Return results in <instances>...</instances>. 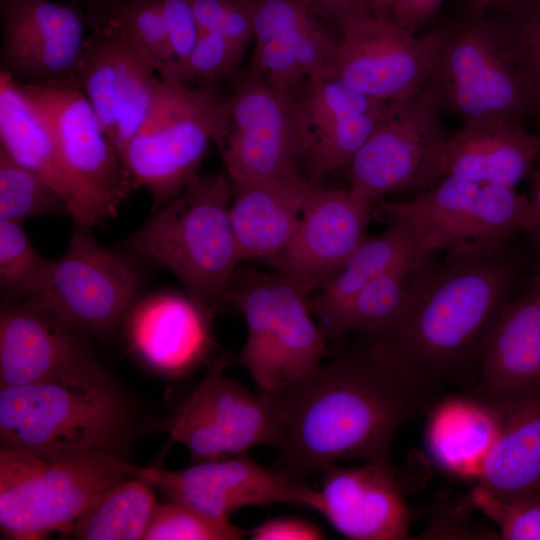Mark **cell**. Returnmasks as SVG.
<instances>
[{"instance_id":"obj_35","label":"cell","mask_w":540,"mask_h":540,"mask_svg":"<svg viewBox=\"0 0 540 540\" xmlns=\"http://www.w3.org/2000/svg\"><path fill=\"white\" fill-rule=\"evenodd\" d=\"M52 260L33 247L20 222L0 219V285L2 293L31 300L41 291Z\"/></svg>"},{"instance_id":"obj_9","label":"cell","mask_w":540,"mask_h":540,"mask_svg":"<svg viewBox=\"0 0 540 540\" xmlns=\"http://www.w3.org/2000/svg\"><path fill=\"white\" fill-rule=\"evenodd\" d=\"M223 99L217 82L190 86L159 76L148 113L122 156L154 206L178 196L198 174Z\"/></svg>"},{"instance_id":"obj_46","label":"cell","mask_w":540,"mask_h":540,"mask_svg":"<svg viewBox=\"0 0 540 540\" xmlns=\"http://www.w3.org/2000/svg\"><path fill=\"white\" fill-rule=\"evenodd\" d=\"M321 15L337 25L345 19L370 13L368 0H316Z\"/></svg>"},{"instance_id":"obj_3","label":"cell","mask_w":540,"mask_h":540,"mask_svg":"<svg viewBox=\"0 0 540 540\" xmlns=\"http://www.w3.org/2000/svg\"><path fill=\"white\" fill-rule=\"evenodd\" d=\"M130 416L126 401L104 373L71 381L3 387L1 448L48 460L97 452L122 456Z\"/></svg>"},{"instance_id":"obj_41","label":"cell","mask_w":540,"mask_h":540,"mask_svg":"<svg viewBox=\"0 0 540 540\" xmlns=\"http://www.w3.org/2000/svg\"><path fill=\"white\" fill-rule=\"evenodd\" d=\"M160 4L172 60H181L192 51L201 30L188 0H160Z\"/></svg>"},{"instance_id":"obj_16","label":"cell","mask_w":540,"mask_h":540,"mask_svg":"<svg viewBox=\"0 0 540 540\" xmlns=\"http://www.w3.org/2000/svg\"><path fill=\"white\" fill-rule=\"evenodd\" d=\"M1 71L29 85H74L86 15L73 3L0 0Z\"/></svg>"},{"instance_id":"obj_42","label":"cell","mask_w":540,"mask_h":540,"mask_svg":"<svg viewBox=\"0 0 540 540\" xmlns=\"http://www.w3.org/2000/svg\"><path fill=\"white\" fill-rule=\"evenodd\" d=\"M248 536L253 540H320L323 531L314 523L298 517H275L255 526Z\"/></svg>"},{"instance_id":"obj_29","label":"cell","mask_w":540,"mask_h":540,"mask_svg":"<svg viewBox=\"0 0 540 540\" xmlns=\"http://www.w3.org/2000/svg\"><path fill=\"white\" fill-rule=\"evenodd\" d=\"M382 233L366 237L341 270L311 297L313 315L324 329L368 283L396 265L426 253L411 228L387 217Z\"/></svg>"},{"instance_id":"obj_19","label":"cell","mask_w":540,"mask_h":540,"mask_svg":"<svg viewBox=\"0 0 540 540\" xmlns=\"http://www.w3.org/2000/svg\"><path fill=\"white\" fill-rule=\"evenodd\" d=\"M1 148L48 183L76 225L92 228L115 216L120 200L85 183L73 171L18 82L0 73Z\"/></svg>"},{"instance_id":"obj_36","label":"cell","mask_w":540,"mask_h":540,"mask_svg":"<svg viewBox=\"0 0 540 540\" xmlns=\"http://www.w3.org/2000/svg\"><path fill=\"white\" fill-rule=\"evenodd\" d=\"M246 48L217 31L202 32L189 55L162 66L158 74L186 85L213 83L235 76Z\"/></svg>"},{"instance_id":"obj_34","label":"cell","mask_w":540,"mask_h":540,"mask_svg":"<svg viewBox=\"0 0 540 540\" xmlns=\"http://www.w3.org/2000/svg\"><path fill=\"white\" fill-rule=\"evenodd\" d=\"M62 213L69 214L62 197L0 148V219L21 222L30 217Z\"/></svg>"},{"instance_id":"obj_20","label":"cell","mask_w":540,"mask_h":540,"mask_svg":"<svg viewBox=\"0 0 540 540\" xmlns=\"http://www.w3.org/2000/svg\"><path fill=\"white\" fill-rule=\"evenodd\" d=\"M75 328L28 301L0 312V387L71 381L103 374Z\"/></svg>"},{"instance_id":"obj_30","label":"cell","mask_w":540,"mask_h":540,"mask_svg":"<svg viewBox=\"0 0 540 540\" xmlns=\"http://www.w3.org/2000/svg\"><path fill=\"white\" fill-rule=\"evenodd\" d=\"M430 257L408 259L363 287L324 329L328 342L353 332L375 337L387 331L400 316Z\"/></svg>"},{"instance_id":"obj_44","label":"cell","mask_w":540,"mask_h":540,"mask_svg":"<svg viewBox=\"0 0 540 540\" xmlns=\"http://www.w3.org/2000/svg\"><path fill=\"white\" fill-rule=\"evenodd\" d=\"M445 0H399L390 17L403 30L415 34L436 14Z\"/></svg>"},{"instance_id":"obj_15","label":"cell","mask_w":540,"mask_h":540,"mask_svg":"<svg viewBox=\"0 0 540 540\" xmlns=\"http://www.w3.org/2000/svg\"><path fill=\"white\" fill-rule=\"evenodd\" d=\"M135 475L168 500L185 503L219 520L249 506L289 504L319 513L318 490L277 469L262 466L248 452L195 462L181 470L136 467Z\"/></svg>"},{"instance_id":"obj_4","label":"cell","mask_w":540,"mask_h":540,"mask_svg":"<svg viewBox=\"0 0 540 540\" xmlns=\"http://www.w3.org/2000/svg\"><path fill=\"white\" fill-rule=\"evenodd\" d=\"M233 190L224 174H197L123 243L169 269L187 294L214 309L241 262L231 222Z\"/></svg>"},{"instance_id":"obj_49","label":"cell","mask_w":540,"mask_h":540,"mask_svg":"<svg viewBox=\"0 0 540 540\" xmlns=\"http://www.w3.org/2000/svg\"><path fill=\"white\" fill-rule=\"evenodd\" d=\"M399 0H368L370 13L379 18H389L394 5Z\"/></svg>"},{"instance_id":"obj_48","label":"cell","mask_w":540,"mask_h":540,"mask_svg":"<svg viewBox=\"0 0 540 540\" xmlns=\"http://www.w3.org/2000/svg\"><path fill=\"white\" fill-rule=\"evenodd\" d=\"M530 195L528 196L540 221V161L530 174Z\"/></svg>"},{"instance_id":"obj_39","label":"cell","mask_w":540,"mask_h":540,"mask_svg":"<svg viewBox=\"0 0 540 540\" xmlns=\"http://www.w3.org/2000/svg\"><path fill=\"white\" fill-rule=\"evenodd\" d=\"M472 500L496 523L502 539L540 540V496L501 500L476 487Z\"/></svg>"},{"instance_id":"obj_1","label":"cell","mask_w":540,"mask_h":540,"mask_svg":"<svg viewBox=\"0 0 540 540\" xmlns=\"http://www.w3.org/2000/svg\"><path fill=\"white\" fill-rule=\"evenodd\" d=\"M367 338L281 394L286 420L275 469L305 481L342 461L391 462L396 432L434 392L382 342Z\"/></svg>"},{"instance_id":"obj_26","label":"cell","mask_w":540,"mask_h":540,"mask_svg":"<svg viewBox=\"0 0 540 540\" xmlns=\"http://www.w3.org/2000/svg\"><path fill=\"white\" fill-rule=\"evenodd\" d=\"M539 158L540 136L529 133L521 121L467 120L449 136L446 175L516 188Z\"/></svg>"},{"instance_id":"obj_25","label":"cell","mask_w":540,"mask_h":540,"mask_svg":"<svg viewBox=\"0 0 540 540\" xmlns=\"http://www.w3.org/2000/svg\"><path fill=\"white\" fill-rule=\"evenodd\" d=\"M319 183L301 172L232 185L231 222L241 261H268L290 242Z\"/></svg>"},{"instance_id":"obj_47","label":"cell","mask_w":540,"mask_h":540,"mask_svg":"<svg viewBox=\"0 0 540 540\" xmlns=\"http://www.w3.org/2000/svg\"><path fill=\"white\" fill-rule=\"evenodd\" d=\"M539 0H469L470 7L486 12L488 8L495 7L504 16H514L530 9Z\"/></svg>"},{"instance_id":"obj_11","label":"cell","mask_w":540,"mask_h":540,"mask_svg":"<svg viewBox=\"0 0 540 540\" xmlns=\"http://www.w3.org/2000/svg\"><path fill=\"white\" fill-rule=\"evenodd\" d=\"M426 87L389 101L370 136L344 167L349 187L375 200L389 193H420L446 176L449 136Z\"/></svg>"},{"instance_id":"obj_13","label":"cell","mask_w":540,"mask_h":540,"mask_svg":"<svg viewBox=\"0 0 540 540\" xmlns=\"http://www.w3.org/2000/svg\"><path fill=\"white\" fill-rule=\"evenodd\" d=\"M342 39L326 60L321 75L383 101L416 95L433 68L435 30L416 37L389 18L371 13L338 24Z\"/></svg>"},{"instance_id":"obj_38","label":"cell","mask_w":540,"mask_h":540,"mask_svg":"<svg viewBox=\"0 0 540 540\" xmlns=\"http://www.w3.org/2000/svg\"><path fill=\"white\" fill-rule=\"evenodd\" d=\"M301 101L310 132L334 120L383 110L388 104L321 74L308 78Z\"/></svg>"},{"instance_id":"obj_6","label":"cell","mask_w":540,"mask_h":540,"mask_svg":"<svg viewBox=\"0 0 540 540\" xmlns=\"http://www.w3.org/2000/svg\"><path fill=\"white\" fill-rule=\"evenodd\" d=\"M311 294L275 270L233 276L223 300L239 308L247 325L236 363L257 391L282 394L323 362L328 340L313 315Z\"/></svg>"},{"instance_id":"obj_32","label":"cell","mask_w":540,"mask_h":540,"mask_svg":"<svg viewBox=\"0 0 540 540\" xmlns=\"http://www.w3.org/2000/svg\"><path fill=\"white\" fill-rule=\"evenodd\" d=\"M86 18L93 30H112L140 45L158 71L172 60L160 0H91Z\"/></svg>"},{"instance_id":"obj_21","label":"cell","mask_w":540,"mask_h":540,"mask_svg":"<svg viewBox=\"0 0 540 540\" xmlns=\"http://www.w3.org/2000/svg\"><path fill=\"white\" fill-rule=\"evenodd\" d=\"M18 84L79 178L123 202L136 186L84 93L70 84Z\"/></svg>"},{"instance_id":"obj_7","label":"cell","mask_w":540,"mask_h":540,"mask_svg":"<svg viewBox=\"0 0 540 540\" xmlns=\"http://www.w3.org/2000/svg\"><path fill=\"white\" fill-rule=\"evenodd\" d=\"M122 456L97 452L48 460L0 450V529L5 538L40 540L71 534L86 508L115 484L135 476Z\"/></svg>"},{"instance_id":"obj_12","label":"cell","mask_w":540,"mask_h":540,"mask_svg":"<svg viewBox=\"0 0 540 540\" xmlns=\"http://www.w3.org/2000/svg\"><path fill=\"white\" fill-rule=\"evenodd\" d=\"M231 359L222 356L188 394L167 424L173 442L194 462L246 453L261 446L277 448L286 420L281 394L252 392L224 375Z\"/></svg>"},{"instance_id":"obj_22","label":"cell","mask_w":540,"mask_h":540,"mask_svg":"<svg viewBox=\"0 0 540 540\" xmlns=\"http://www.w3.org/2000/svg\"><path fill=\"white\" fill-rule=\"evenodd\" d=\"M321 514L352 540H402L411 514L392 462L334 465L322 473Z\"/></svg>"},{"instance_id":"obj_27","label":"cell","mask_w":540,"mask_h":540,"mask_svg":"<svg viewBox=\"0 0 540 540\" xmlns=\"http://www.w3.org/2000/svg\"><path fill=\"white\" fill-rule=\"evenodd\" d=\"M540 381V291L508 302L480 351L471 395L493 399Z\"/></svg>"},{"instance_id":"obj_37","label":"cell","mask_w":540,"mask_h":540,"mask_svg":"<svg viewBox=\"0 0 540 540\" xmlns=\"http://www.w3.org/2000/svg\"><path fill=\"white\" fill-rule=\"evenodd\" d=\"M248 536L230 520L212 518L175 500L158 503L145 540H240Z\"/></svg>"},{"instance_id":"obj_23","label":"cell","mask_w":540,"mask_h":540,"mask_svg":"<svg viewBox=\"0 0 540 540\" xmlns=\"http://www.w3.org/2000/svg\"><path fill=\"white\" fill-rule=\"evenodd\" d=\"M212 310L188 294L149 296L129 315L132 349L158 373L171 378L184 376L210 354Z\"/></svg>"},{"instance_id":"obj_2","label":"cell","mask_w":540,"mask_h":540,"mask_svg":"<svg viewBox=\"0 0 540 540\" xmlns=\"http://www.w3.org/2000/svg\"><path fill=\"white\" fill-rule=\"evenodd\" d=\"M513 280L514 268L501 251L428 264L394 324L371 338L433 392L473 385L484 338Z\"/></svg>"},{"instance_id":"obj_40","label":"cell","mask_w":540,"mask_h":540,"mask_svg":"<svg viewBox=\"0 0 540 540\" xmlns=\"http://www.w3.org/2000/svg\"><path fill=\"white\" fill-rule=\"evenodd\" d=\"M497 19L517 65L540 96V0L521 14Z\"/></svg>"},{"instance_id":"obj_28","label":"cell","mask_w":540,"mask_h":540,"mask_svg":"<svg viewBox=\"0 0 540 540\" xmlns=\"http://www.w3.org/2000/svg\"><path fill=\"white\" fill-rule=\"evenodd\" d=\"M497 419L487 402L471 394L451 396L431 411L426 439L437 463L461 477L478 479L497 435Z\"/></svg>"},{"instance_id":"obj_10","label":"cell","mask_w":540,"mask_h":540,"mask_svg":"<svg viewBox=\"0 0 540 540\" xmlns=\"http://www.w3.org/2000/svg\"><path fill=\"white\" fill-rule=\"evenodd\" d=\"M213 141L232 185L300 172L310 142L302 101L249 67L220 104Z\"/></svg>"},{"instance_id":"obj_43","label":"cell","mask_w":540,"mask_h":540,"mask_svg":"<svg viewBox=\"0 0 540 540\" xmlns=\"http://www.w3.org/2000/svg\"><path fill=\"white\" fill-rule=\"evenodd\" d=\"M254 28L255 8L253 0H232L216 31L247 49L254 38Z\"/></svg>"},{"instance_id":"obj_31","label":"cell","mask_w":540,"mask_h":540,"mask_svg":"<svg viewBox=\"0 0 540 540\" xmlns=\"http://www.w3.org/2000/svg\"><path fill=\"white\" fill-rule=\"evenodd\" d=\"M153 485L132 476L98 496L71 531L81 540L143 539L158 505Z\"/></svg>"},{"instance_id":"obj_14","label":"cell","mask_w":540,"mask_h":540,"mask_svg":"<svg viewBox=\"0 0 540 540\" xmlns=\"http://www.w3.org/2000/svg\"><path fill=\"white\" fill-rule=\"evenodd\" d=\"M90 229L77 225L40 293L26 301L75 329L99 333L131 306L139 279L132 263L102 247Z\"/></svg>"},{"instance_id":"obj_5","label":"cell","mask_w":540,"mask_h":540,"mask_svg":"<svg viewBox=\"0 0 540 540\" xmlns=\"http://www.w3.org/2000/svg\"><path fill=\"white\" fill-rule=\"evenodd\" d=\"M436 46L425 86L442 113L463 121L540 118V96L517 65L497 18L470 10L435 28Z\"/></svg>"},{"instance_id":"obj_8","label":"cell","mask_w":540,"mask_h":540,"mask_svg":"<svg viewBox=\"0 0 540 540\" xmlns=\"http://www.w3.org/2000/svg\"><path fill=\"white\" fill-rule=\"evenodd\" d=\"M377 213L403 221L428 254L444 250L465 258L501 251L516 233L540 238V221L529 197L515 188L446 175L404 202L382 201Z\"/></svg>"},{"instance_id":"obj_18","label":"cell","mask_w":540,"mask_h":540,"mask_svg":"<svg viewBox=\"0 0 540 540\" xmlns=\"http://www.w3.org/2000/svg\"><path fill=\"white\" fill-rule=\"evenodd\" d=\"M372 200L352 188L315 189L288 245L269 265L311 292L346 264L366 238Z\"/></svg>"},{"instance_id":"obj_17","label":"cell","mask_w":540,"mask_h":540,"mask_svg":"<svg viewBox=\"0 0 540 540\" xmlns=\"http://www.w3.org/2000/svg\"><path fill=\"white\" fill-rule=\"evenodd\" d=\"M158 79L153 58L124 35L97 29L87 37L74 84L96 110L121 159L148 113Z\"/></svg>"},{"instance_id":"obj_24","label":"cell","mask_w":540,"mask_h":540,"mask_svg":"<svg viewBox=\"0 0 540 540\" xmlns=\"http://www.w3.org/2000/svg\"><path fill=\"white\" fill-rule=\"evenodd\" d=\"M482 400L492 408L498 430L477 487L501 500L540 496V381Z\"/></svg>"},{"instance_id":"obj_45","label":"cell","mask_w":540,"mask_h":540,"mask_svg":"<svg viewBox=\"0 0 540 540\" xmlns=\"http://www.w3.org/2000/svg\"><path fill=\"white\" fill-rule=\"evenodd\" d=\"M202 32L216 31L232 0H188Z\"/></svg>"},{"instance_id":"obj_33","label":"cell","mask_w":540,"mask_h":540,"mask_svg":"<svg viewBox=\"0 0 540 540\" xmlns=\"http://www.w3.org/2000/svg\"><path fill=\"white\" fill-rule=\"evenodd\" d=\"M385 109L334 120L312 130L303 161L306 175L319 183L329 173L344 168L366 142Z\"/></svg>"}]
</instances>
